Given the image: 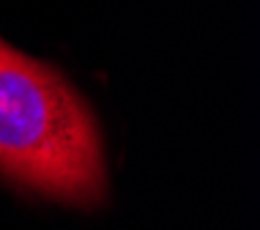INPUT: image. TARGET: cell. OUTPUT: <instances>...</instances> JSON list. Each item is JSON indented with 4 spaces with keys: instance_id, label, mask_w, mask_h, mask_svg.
Here are the masks:
<instances>
[{
    "instance_id": "obj_1",
    "label": "cell",
    "mask_w": 260,
    "mask_h": 230,
    "mask_svg": "<svg viewBox=\"0 0 260 230\" xmlns=\"http://www.w3.org/2000/svg\"><path fill=\"white\" fill-rule=\"evenodd\" d=\"M0 178L74 208L107 200V162L90 104L58 66L0 39Z\"/></svg>"
}]
</instances>
